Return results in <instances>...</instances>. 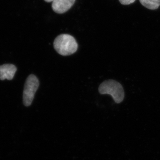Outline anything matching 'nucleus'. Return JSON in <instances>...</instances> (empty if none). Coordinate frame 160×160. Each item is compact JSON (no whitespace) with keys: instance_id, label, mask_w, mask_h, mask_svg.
Returning a JSON list of instances; mask_svg holds the SVG:
<instances>
[{"instance_id":"f257e3e1","label":"nucleus","mask_w":160,"mask_h":160,"mask_svg":"<svg viewBox=\"0 0 160 160\" xmlns=\"http://www.w3.org/2000/svg\"><path fill=\"white\" fill-rule=\"evenodd\" d=\"M56 51L62 56H69L75 53L78 49L77 42L70 35L62 34L58 36L53 42Z\"/></svg>"},{"instance_id":"f03ea898","label":"nucleus","mask_w":160,"mask_h":160,"mask_svg":"<svg viewBox=\"0 0 160 160\" xmlns=\"http://www.w3.org/2000/svg\"><path fill=\"white\" fill-rule=\"evenodd\" d=\"M101 94L110 95L114 102L119 104L122 102L125 98V92L122 86L114 80H108L101 83L98 88Z\"/></svg>"},{"instance_id":"7ed1b4c3","label":"nucleus","mask_w":160,"mask_h":160,"mask_svg":"<svg viewBox=\"0 0 160 160\" xmlns=\"http://www.w3.org/2000/svg\"><path fill=\"white\" fill-rule=\"evenodd\" d=\"M39 86V81L33 74H30L27 78L24 86L23 94V104L26 106L31 105L35 94Z\"/></svg>"},{"instance_id":"20e7f679","label":"nucleus","mask_w":160,"mask_h":160,"mask_svg":"<svg viewBox=\"0 0 160 160\" xmlns=\"http://www.w3.org/2000/svg\"><path fill=\"white\" fill-rule=\"evenodd\" d=\"M76 0H54L52 4V10L58 14L68 11L74 5Z\"/></svg>"},{"instance_id":"39448f33","label":"nucleus","mask_w":160,"mask_h":160,"mask_svg":"<svg viewBox=\"0 0 160 160\" xmlns=\"http://www.w3.org/2000/svg\"><path fill=\"white\" fill-rule=\"evenodd\" d=\"M17 70L16 66L12 64H6L0 66V80H12Z\"/></svg>"},{"instance_id":"423d86ee","label":"nucleus","mask_w":160,"mask_h":160,"mask_svg":"<svg viewBox=\"0 0 160 160\" xmlns=\"http://www.w3.org/2000/svg\"><path fill=\"white\" fill-rule=\"evenodd\" d=\"M143 6L150 10H155L160 6V0H139Z\"/></svg>"},{"instance_id":"0eeeda50","label":"nucleus","mask_w":160,"mask_h":160,"mask_svg":"<svg viewBox=\"0 0 160 160\" xmlns=\"http://www.w3.org/2000/svg\"><path fill=\"white\" fill-rule=\"evenodd\" d=\"M136 0H119L120 3L123 5H129L135 2Z\"/></svg>"},{"instance_id":"6e6552de","label":"nucleus","mask_w":160,"mask_h":160,"mask_svg":"<svg viewBox=\"0 0 160 160\" xmlns=\"http://www.w3.org/2000/svg\"><path fill=\"white\" fill-rule=\"evenodd\" d=\"M45 2H53L54 0H44Z\"/></svg>"}]
</instances>
